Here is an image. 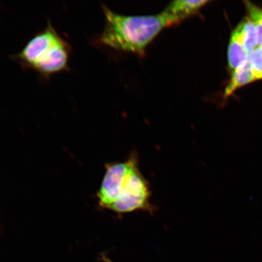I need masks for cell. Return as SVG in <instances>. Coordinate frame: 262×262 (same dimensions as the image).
<instances>
[{
  "label": "cell",
  "mask_w": 262,
  "mask_h": 262,
  "mask_svg": "<svg viewBox=\"0 0 262 262\" xmlns=\"http://www.w3.org/2000/svg\"><path fill=\"white\" fill-rule=\"evenodd\" d=\"M249 58L242 43L240 29L238 26L232 32L228 49V60L229 68L232 71L244 63Z\"/></svg>",
  "instance_id": "cell-6"
},
{
  "label": "cell",
  "mask_w": 262,
  "mask_h": 262,
  "mask_svg": "<svg viewBox=\"0 0 262 262\" xmlns=\"http://www.w3.org/2000/svg\"><path fill=\"white\" fill-rule=\"evenodd\" d=\"M73 48L48 20L45 28L33 36L18 53L10 57L24 70L34 71L48 81L54 75L70 70Z\"/></svg>",
  "instance_id": "cell-2"
},
{
  "label": "cell",
  "mask_w": 262,
  "mask_h": 262,
  "mask_svg": "<svg viewBox=\"0 0 262 262\" xmlns=\"http://www.w3.org/2000/svg\"><path fill=\"white\" fill-rule=\"evenodd\" d=\"M150 195L149 183L137 162L121 183L116 201L110 209L120 214L137 211L153 213L155 208L150 202Z\"/></svg>",
  "instance_id": "cell-3"
},
{
  "label": "cell",
  "mask_w": 262,
  "mask_h": 262,
  "mask_svg": "<svg viewBox=\"0 0 262 262\" xmlns=\"http://www.w3.org/2000/svg\"><path fill=\"white\" fill-rule=\"evenodd\" d=\"M138 160V155L134 151L125 161L107 164L106 166L105 174L97 193L101 207L110 209L116 201L117 192L120 183L129 172L134 164Z\"/></svg>",
  "instance_id": "cell-4"
},
{
  "label": "cell",
  "mask_w": 262,
  "mask_h": 262,
  "mask_svg": "<svg viewBox=\"0 0 262 262\" xmlns=\"http://www.w3.org/2000/svg\"><path fill=\"white\" fill-rule=\"evenodd\" d=\"M208 3L206 0H178L172 2L164 11L180 23L196 14Z\"/></svg>",
  "instance_id": "cell-5"
},
{
  "label": "cell",
  "mask_w": 262,
  "mask_h": 262,
  "mask_svg": "<svg viewBox=\"0 0 262 262\" xmlns=\"http://www.w3.org/2000/svg\"><path fill=\"white\" fill-rule=\"evenodd\" d=\"M249 15L255 26L258 35V47H262V9L250 2H245Z\"/></svg>",
  "instance_id": "cell-9"
},
{
  "label": "cell",
  "mask_w": 262,
  "mask_h": 262,
  "mask_svg": "<svg viewBox=\"0 0 262 262\" xmlns=\"http://www.w3.org/2000/svg\"><path fill=\"white\" fill-rule=\"evenodd\" d=\"M254 81L255 80L248 58L244 63L232 72L230 80L225 88L224 98L229 97L238 88Z\"/></svg>",
  "instance_id": "cell-7"
},
{
  "label": "cell",
  "mask_w": 262,
  "mask_h": 262,
  "mask_svg": "<svg viewBox=\"0 0 262 262\" xmlns=\"http://www.w3.org/2000/svg\"><path fill=\"white\" fill-rule=\"evenodd\" d=\"M105 26L97 42L117 51L142 55L163 29L179 23L163 11L159 14L124 15L103 6Z\"/></svg>",
  "instance_id": "cell-1"
},
{
  "label": "cell",
  "mask_w": 262,
  "mask_h": 262,
  "mask_svg": "<svg viewBox=\"0 0 262 262\" xmlns=\"http://www.w3.org/2000/svg\"><path fill=\"white\" fill-rule=\"evenodd\" d=\"M237 26L240 29L242 43L250 55L258 45L256 28L250 17L245 18Z\"/></svg>",
  "instance_id": "cell-8"
},
{
  "label": "cell",
  "mask_w": 262,
  "mask_h": 262,
  "mask_svg": "<svg viewBox=\"0 0 262 262\" xmlns=\"http://www.w3.org/2000/svg\"><path fill=\"white\" fill-rule=\"evenodd\" d=\"M254 80L262 79V47H257L249 55Z\"/></svg>",
  "instance_id": "cell-10"
}]
</instances>
